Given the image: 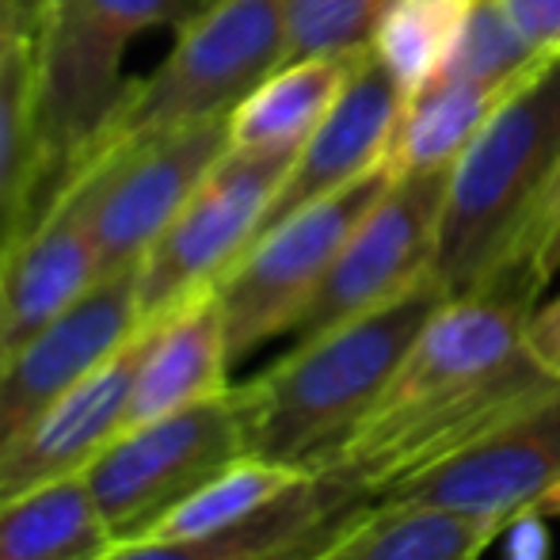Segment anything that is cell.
<instances>
[{
  "mask_svg": "<svg viewBox=\"0 0 560 560\" xmlns=\"http://www.w3.org/2000/svg\"><path fill=\"white\" fill-rule=\"evenodd\" d=\"M244 454L248 428L241 385H233L172 416L122 428L89 465L84 485L118 546L145 538L176 503Z\"/></svg>",
  "mask_w": 560,
  "mask_h": 560,
  "instance_id": "cell-7",
  "label": "cell"
},
{
  "mask_svg": "<svg viewBox=\"0 0 560 560\" xmlns=\"http://www.w3.org/2000/svg\"><path fill=\"white\" fill-rule=\"evenodd\" d=\"M145 325L84 377L58 408L31 423L8 450H0V508L38 488L84 477L107 443L130 423V393L138 374Z\"/></svg>",
  "mask_w": 560,
  "mask_h": 560,
  "instance_id": "cell-14",
  "label": "cell"
},
{
  "mask_svg": "<svg viewBox=\"0 0 560 560\" xmlns=\"http://www.w3.org/2000/svg\"><path fill=\"white\" fill-rule=\"evenodd\" d=\"M560 480V389L377 500H412L511 526L538 518Z\"/></svg>",
  "mask_w": 560,
  "mask_h": 560,
  "instance_id": "cell-11",
  "label": "cell"
},
{
  "mask_svg": "<svg viewBox=\"0 0 560 560\" xmlns=\"http://www.w3.org/2000/svg\"><path fill=\"white\" fill-rule=\"evenodd\" d=\"M549 61L553 58L534 50L530 38L518 31V23L503 8V0H472L462 38L454 46V58L446 66V77L515 92L518 84H526Z\"/></svg>",
  "mask_w": 560,
  "mask_h": 560,
  "instance_id": "cell-25",
  "label": "cell"
},
{
  "mask_svg": "<svg viewBox=\"0 0 560 560\" xmlns=\"http://www.w3.org/2000/svg\"><path fill=\"white\" fill-rule=\"evenodd\" d=\"M4 359H8V347H4V339H0V366H4Z\"/></svg>",
  "mask_w": 560,
  "mask_h": 560,
  "instance_id": "cell-31",
  "label": "cell"
},
{
  "mask_svg": "<svg viewBox=\"0 0 560 560\" xmlns=\"http://www.w3.org/2000/svg\"><path fill=\"white\" fill-rule=\"evenodd\" d=\"M446 176L450 168L393 176L389 191L347 236L317 298L290 332L294 343L382 310L435 275Z\"/></svg>",
  "mask_w": 560,
  "mask_h": 560,
  "instance_id": "cell-9",
  "label": "cell"
},
{
  "mask_svg": "<svg viewBox=\"0 0 560 560\" xmlns=\"http://www.w3.org/2000/svg\"><path fill=\"white\" fill-rule=\"evenodd\" d=\"M38 0H12L0 15V264L50 210L35 122Z\"/></svg>",
  "mask_w": 560,
  "mask_h": 560,
  "instance_id": "cell-17",
  "label": "cell"
},
{
  "mask_svg": "<svg viewBox=\"0 0 560 560\" xmlns=\"http://www.w3.org/2000/svg\"><path fill=\"white\" fill-rule=\"evenodd\" d=\"M104 156V153H100ZM100 156L54 199L0 264V339L8 354L61 317L100 282L96 195Z\"/></svg>",
  "mask_w": 560,
  "mask_h": 560,
  "instance_id": "cell-13",
  "label": "cell"
},
{
  "mask_svg": "<svg viewBox=\"0 0 560 560\" xmlns=\"http://www.w3.org/2000/svg\"><path fill=\"white\" fill-rule=\"evenodd\" d=\"M389 164L359 176L325 199L310 202L287 222L264 229L244 248V256L218 282V302L225 317L229 359L244 362L275 336L298 328L302 313L317 298L325 275L332 271L347 236L359 229L374 202L389 191Z\"/></svg>",
  "mask_w": 560,
  "mask_h": 560,
  "instance_id": "cell-6",
  "label": "cell"
},
{
  "mask_svg": "<svg viewBox=\"0 0 560 560\" xmlns=\"http://www.w3.org/2000/svg\"><path fill=\"white\" fill-rule=\"evenodd\" d=\"M526 351L560 382V294L549 305H538L534 317L526 320Z\"/></svg>",
  "mask_w": 560,
  "mask_h": 560,
  "instance_id": "cell-28",
  "label": "cell"
},
{
  "mask_svg": "<svg viewBox=\"0 0 560 560\" xmlns=\"http://www.w3.org/2000/svg\"><path fill=\"white\" fill-rule=\"evenodd\" d=\"M508 96L511 92L462 81V77H435L428 89L408 96L400 107L397 133L385 156L389 172L412 176V172L450 168Z\"/></svg>",
  "mask_w": 560,
  "mask_h": 560,
  "instance_id": "cell-21",
  "label": "cell"
},
{
  "mask_svg": "<svg viewBox=\"0 0 560 560\" xmlns=\"http://www.w3.org/2000/svg\"><path fill=\"white\" fill-rule=\"evenodd\" d=\"M385 4L389 0H282L287 61L366 50Z\"/></svg>",
  "mask_w": 560,
  "mask_h": 560,
  "instance_id": "cell-26",
  "label": "cell"
},
{
  "mask_svg": "<svg viewBox=\"0 0 560 560\" xmlns=\"http://www.w3.org/2000/svg\"><path fill=\"white\" fill-rule=\"evenodd\" d=\"M508 526L412 500H370L313 560H480Z\"/></svg>",
  "mask_w": 560,
  "mask_h": 560,
  "instance_id": "cell-19",
  "label": "cell"
},
{
  "mask_svg": "<svg viewBox=\"0 0 560 560\" xmlns=\"http://www.w3.org/2000/svg\"><path fill=\"white\" fill-rule=\"evenodd\" d=\"M310 477L313 472L305 469H290V465L244 454L229 462L222 472H214L207 485L195 488L184 503H176L145 538H202V534L241 526L244 518L259 515Z\"/></svg>",
  "mask_w": 560,
  "mask_h": 560,
  "instance_id": "cell-24",
  "label": "cell"
},
{
  "mask_svg": "<svg viewBox=\"0 0 560 560\" xmlns=\"http://www.w3.org/2000/svg\"><path fill=\"white\" fill-rule=\"evenodd\" d=\"M534 267H538V275L546 282L560 271V187L553 202H549L546 218H541L538 236H534Z\"/></svg>",
  "mask_w": 560,
  "mask_h": 560,
  "instance_id": "cell-29",
  "label": "cell"
},
{
  "mask_svg": "<svg viewBox=\"0 0 560 560\" xmlns=\"http://www.w3.org/2000/svg\"><path fill=\"white\" fill-rule=\"evenodd\" d=\"M400 107H405V92L385 73L382 61L366 50L354 66L351 81L339 92L332 112L298 149L279 195L267 207L259 233L385 164L400 122Z\"/></svg>",
  "mask_w": 560,
  "mask_h": 560,
  "instance_id": "cell-15",
  "label": "cell"
},
{
  "mask_svg": "<svg viewBox=\"0 0 560 560\" xmlns=\"http://www.w3.org/2000/svg\"><path fill=\"white\" fill-rule=\"evenodd\" d=\"M538 518H560V480L553 488H549L546 495H541L538 503Z\"/></svg>",
  "mask_w": 560,
  "mask_h": 560,
  "instance_id": "cell-30",
  "label": "cell"
},
{
  "mask_svg": "<svg viewBox=\"0 0 560 560\" xmlns=\"http://www.w3.org/2000/svg\"><path fill=\"white\" fill-rule=\"evenodd\" d=\"M294 156L290 149H229L214 164L191 202L138 264V305L145 325L222 282L259 236Z\"/></svg>",
  "mask_w": 560,
  "mask_h": 560,
  "instance_id": "cell-8",
  "label": "cell"
},
{
  "mask_svg": "<svg viewBox=\"0 0 560 560\" xmlns=\"http://www.w3.org/2000/svg\"><path fill=\"white\" fill-rule=\"evenodd\" d=\"M229 370L233 359H229L222 302L218 290H202L145 325L130 393V423L172 416L233 389Z\"/></svg>",
  "mask_w": 560,
  "mask_h": 560,
  "instance_id": "cell-18",
  "label": "cell"
},
{
  "mask_svg": "<svg viewBox=\"0 0 560 560\" xmlns=\"http://www.w3.org/2000/svg\"><path fill=\"white\" fill-rule=\"evenodd\" d=\"M141 325L145 320H141L138 267H133L100 279L54 325L8 354L0 366V450H8L31 423L58 408Z\"/></svg>",
  "mask_w": 560,
  "mask_h": 560,
  "instance_id": "cell-12",
  "label": "cell"
},
{
  "mask_svg": "<svg viewBox=\"0 0 560 560\" xmlns=\"http://www.w3.org/2000/svg\"><path fill=\"white\" fill-rule=\"evenodd\" d=\"M112 549L115 538L84 477L0 508V560H100Z\"/></svg>",
  "mask_w": 560,
  "mask_h": 560,
  "instance_id": "cell-22",
  "label": "cell"
},
{
  "mask_svg": "<svg viewBox=\"0 0 560 560\" xmlns=\"http://www.w3.org/2000/svg\"><path fill=\"white\" fill-rule=\"evenodd\" d=\"M191 12V0H38L35 122L50 207L112 141L133 84L122 73L133 38Z\"/></svg>",
  "mask_w": 560,
  "mask_h": 560,
  "instance_id": "cell-4",
  "label": "cell"
},
{
  "mask_svg": "<svg viewBox=\"0 0 560 560\" xmlns=\"http://www.w3.org/2000/svg\"><path fill=\"white\" fill-rule=\"evenodd\" d=\"M229 149V118L104 149L92 218L100 279L133 271L149 256Z\"/></svg>",
  "mask_w": 560,
  "mask_h": 560,
  "instance_id": "cell-10",
  "label": "cell"
},
{
  "mask_svg": "<svg viewBox=\"0 0 560 560\" xmlns=\"http://www.w3.org/2000/svg\"><path fill=\"white\" fill-rule=\"evenodd\" d=\"M8 4H12V0H0V15H4V8H8Z\"/></svg>",
  "mask_w": 560,
  "mask_h": 560,
  "instance_id": "cell-32",
  "label": "cell"
},
{
  "mask_svg": "<svg viewBox=\"0 0 560 560\" xmlns=\"http://www.w3.org/2000/svg\"><path fill=\"white\" fill-rule=\"evenodd\" d=\"M560 187V54L518 84L450 164L435 279L450 298L534 256V236Z\"/></svg>",
  "mask_w": 560,
  "mask_h": 560,
  "instance_id": "cell-3",
  "label": "cell"
},
{
  "mask_svg": "<svg viewBox=\"0 0 560 560\" xmlns=\"http://www.w3.org/2000/svg\"><path fill=\"white\" fill-rule=\"evenodd\" d=\"M370 495L320 469L259 515L202 538L118 541L100 560H313Z\"/></svg>",
  "mask_w": 560,
  "mask_h": 560,
  "instance_id": "cell-16",
  "label": "cell"
},
{
  "mask_svg": "<svg viewBox=\"0 0 560 560\" xmlns=\"http://www.w3.org/2000/svg\"><path fill=\"white\" fill-rule=\"evenodd\" d=\"M446 298L431 275L382 310L298 339L279 362L241 382L248 454L305 472L325 469Z\"/></svg>",
  "mask_w": 560,
  "mask_h": 560,
  "instance_id": "cell-2",
  "label": "cell"
},
{
  "mask_svg": "<svg viewBox=\"0 0 560 560\" xmlns=\"http://www.w3.org/2000/svg\"><path fill=\"white\" fill-rule=\"evenodd\" d=\"M370 50V46H366ZM325 54V58H302L279 66L233 115H229V138L233 149H298L310 133L325 122L332 104L351 81L362 54Z\"/></svg>",
  "mask_w": 560,
  "mask_h": 560,
  "instance_id": "cell-20",
  "label": "cell"
},
{
  "mask_svg": "<svg viewBox=\"0 0 560 560\" xmlns=\"http://www.w3.org/2000/svg\"><path fill=\"white\" fill-rule=\"evenodd\" d=\"M469 4L472 0H389L382 8L370 54L397 81L405 100L446 73Z\"/></svg>",
  "mask_w": 560,
  "mask_h": 560,
  "instance_id": "cell-23",
  "label": "cell"
},
{
  "mask_svg": "<svg viewBox=\"0 0 560 560\" xmlns=\"http://www.w3.org/2000/svg\"><path fill=\"white\" fill-rule=\"evenodd\" d=\"M530 46L546 58L560 54V0H503Z\"/></svg>",
  "mask_w": 560,
  "mask_h": 560,
  "instance_id": "cell-27",
  "label": "cell"
},
{
  "mask_svg": "<svg viewBox=\"0 0 560 560\" xmlns=\"http://www.w3.org/2000/svg\"><path fill=\"white\" fill-rule=\"evenodd\" d=\"M287 66L282 0H202L179 23L176 46L130 84L107 145L229 118Z\"/></svg>",
  "mask_w": 560,
  "mask_h": 560,
  "instance_id": "cell-5",
  "label": "cell"
},
{
  "mask_svg": "<svg viewBox=\"0 0 560 560\" xmlns=\"http://www.w3.org/2000/svg\"><path fill=\"white\" fill-rule=\"evenodd\" d=\"M541 290L534 256H523L446 298L325 469L377 500L560 389L526 351Z\"/></svg>",
  "mask_w": 560,
  "mask_h": 560,
  "instance_id": "cell-1",
  "label": "cell"
}]
</instances>
